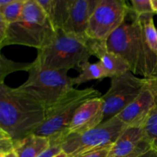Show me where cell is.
<instances>
[{
    "instance_id": "obj_1",
    "label": "cell",
    "mask_w": 157,
    "mask_h": 157,
    "mask_svg": "<svg viewBox=\"0 0 157 157\" xmlns=\"http://www.w3.org/2000/svg\"><path fill=\"white\" fill-rule=\"evenodd\" d=\"M45 118V109L33 97L0 84V129L15 142L35 133Z\"/></svg>"
},
{
    "instance_id": "obj_2",
    "label": "cell",
    "mask_w": 157,
    "mask_h": 157,
    "mask_svg": "<svg viewBox=\"0 0 157 157\" xmlns=\"http://www.w3.org/2000/svg\"><path fill=\"white\" fill-rule=\"evenodd\" d=\"M105 42L107 49L121 56L133 75L143 78L157 77V56L149 48L142 25L133 14L131 21L126 20Z\"/></svg>"
},
{
    "instance_id": "obj_3",
    "label": "cell",
    "mask_w": 157,
    "mask_h": 157,
    "mask_svg": "<svg viewBox=\"0 0 157 157\" xmlns=\"http://www.w3.org/2000/svg\"><path fill=\"white\" fill-rule=\"evenodd\" d=\"M91 56L88 38L58 30L50 43L38 51L33 64L52 70L81 71L82 64Z\"/></svg>"
},
{
    "instance_id": "obj_4",
    "label": "cell",
    "mask_w": 157,
    "mask_h": 157,
    "mask_svg": "<svg viewBox=\"0 0 157 157\" xmlns=\"http://www.w3.org/2000/svg\"><path fill=\"white\" fill-rule=\"evenodd\" d=\"M56 32L37 0H26L21 18L9 25L0 48L23 45L41 50L53 39Z\"/></svg>"
},
{
    "instance_id": "obj_5",
    "label": "cell",
    "mask_w": 157,
    "mask_h": 157,
    "mask_svg": "<svg viewBox=\"0 0 157 157\" xmlns=\"http://www.w3.org/2000/svg\"><path fill=\"white\" fill-rule=\"evenodd\" d=\"M101 92L93 87L73 88L58 103L46 110L44 122L35 134L48 138L51 142L66 134L77 109L89 100L101 98Z\"/></svg>"
},
{
    "instance_id": "obj_6",
    "label": "cell",
    "mask_w": 157,
    "mask_h": 157,
    "mask_svg": "<svg viewBox=\"0 0 157 157\" xmlns=\"http://www.w3.org/2000/svg\"><path fill=\"white\" fill-rule=\"evenodd\" d=\"M67 71L52 70L32 66L27 81L18 87L36 99L48 110L75 88Z\"/></svg>"
},
{
    "instance_id": "obj_7",
    "label": "cell",
    "mask_w": 157,
    "mask_h": 157,
    "mask_svg": "<svg viewBox=\"0 0 157 157\" xmlns=\"http://www.w3.org/2000/svg\"><path fill=\"white\" fill-rule=\"evenodd\" d=\"M127 127L114 117L96 127L82 133L66 134L51 144H59L67 156L74 157L95 149L110 147Z\"/></svg>"
},
{
    "instance_id": "obj_8",
    "label": "cell",
    "mask_w": 157,
    "mask_h": 157,
    "mask_svg": "<svg viewBox=\"0 0 157 157\" xmlns=\"http://www.w3.org/2000/svg\"><path fill=\"white\" fill-rule=\"evenodd\" d=\"M110 80V88L101 96L104 117L102 123L116 117L147 87L146 78H138L130 71Z\"/></svg>"
},
{
    "instance_id": "obj_9",
    "label": "cell",
    "mask_w": 157,
    "mask_h": 157,
    "mask_svg": "<svg viewBox=\"0 0 157 157\" xmlns=\"http://www.w3.org/2000/svg\"><path fill=\"white\" fill-rule=\"evenodd\" d=\"M130 13V7L124 0H100L90 18L86 36L91 40L107 41Z\"/></svg>"
},
{
    "instance_id": "obj_10",
    "label": "cell",
    "mask_w": 157,
    "mask_h": 157,
    "mask_svg": "<svg viewBox=\"0 0 157 157\" xmlns=\"http://www.w3.org/2000/svg\"><path fill=\"white\" fill-rule=\"evenodd\" d=\"M100 0H71L68 16L62 31L80 37H86L88 23Z\"/></svg>"
},
{
    "instance_id": "obj_11",
    "label": "cell",
    "mask_w": 157,
    "mask_h": 157,
    "mask_svg": "<svg viewBox=\"0 0 157 157\" xmlns=\"http://www.w3.org/2000/svg\"><path fill=\"white\" fill-rule=\"evenodd\" d=\"M103 118L101 97L89 100L77 109L66 134L82 133L96 127L103 122Z\"/></svg>"
},
{
    "instance_id": "obj_12",
    "label": "cell",
    "mask_w": 157,
    "mask_h": 157,
    "mask_svg": "<svg viewBox=\"0 0 157 157\" xmlns=\"http://www.w3.org/2000/svg\"><path fill=\"white\" fill-rule=\"evenodd\" d=\"M155 107L153 94L147 87L116 116L127 127H143L152 109Z\"/></svg>"
},
{
    "instance_id": "obj_13",
    "label": "cell",
    "mask_w": 157,
    "mask_h": 157,
    "mask_svg": "<svg viewBox=\"0 0 157 157\" xmlns=\"http://www.w3.org/2000/svg\"><path fill=\"white\" fill-rule=\"evenodd\" d=\"M105 41L89 39L92 55L99 59L107 78H114L128 71V66L124 59L117 54L110 52L106 46Z\"/></svg>"
},
{
    "instance_id": "obj_14",
    "label": "cell",
    "mask_w": 157,
    "mask_h": 157,
    "mask_svg": "<svg viewBox=\"0 0 157 157\" xmlns=\"http://www.w3.org/2000/svg\"><path fill=\"white\" fill-rule=\"evenodd\" d=\"M145 140L143 127H127L111 146L107 157H122L130 154Z\"/></svg>"
},
{
    "instance_id": "obj_15",
    "label": "cell",
    "mask_w": 157,
    "mask_h": 157,
    "mask_svg": "<svg viewBox=\"0 0 157 157\" xmlns=\"http://www.w3.org/2000/svg\"><path fill=\"white\" fill-rule=\"evenodd\" d=\"M44 9L55 32L62 30L70 9L71 0H37Z\"/></svg>"
},
{
    "instance_id": "obj_16",
    "label": "cell",
    "mask_w": 157,
    "mask_h": 157,
    "mask_svg": "<svg viewBox=\"0 0 157 157\" xmlns=\"http://www.w3.org/2000/svg\"><path fill=\"white\" fill-rule=\"evenodd\" d=\"M51 146L48 138L33 133L15 142L14 150L18 157H38Z\"/></svg>"
},
{
    "instance_id": "obj_17",
    "label": "cell",
    "mask_w": 157,
    "mask_h": 157,
    "mask_svg": "<svg viewBox=\"0 0 157 157\" xmlns=\"http://www.w3.org/2000/svg\"><path fill=\"white\" fill-rule=\"evenodd\" d=\"M106 78H107V73L99 61L90 63L88 61L82 64L79 75L73 78V83L75 86H78L92 80H99Z\"/></svg>"
},
{
    "instance_id": "obj_18",
    "label": "cell",
    "mask_w": 157,
    "mask_h": 157,
    "mask_svg": "<svg viewBox=\"0 0 157 157\" xmlns=\"http://www.w3.org/2000/svg\"><path fill=\"white\" fill-rule=\"evenodd\" d=\"M142 25L144 37L150 50L157 56V29L153 21V14L137 17Z\"/></svg>"
},
{
    "instance_id": "obj_19",
    "label": "cell",
    "mask_w": 157,
    "mask_h": 157,
    "mask_svg": "<svg viewBox=\"0 0 157 157\" xmlns=\"http://www.w3.org/2000/svg\"><path fill=\"white\" fill-rule=\"evenodd\" d=\"M32 66H33V62H16L9 59L2 54H1L0 55V84L4 83L5 78L10 74L16 71L29 72Z\"/></svg>"
},
{
    "instance_id": "obj_20",
    "label": "cell",
    "mask_w": 157,
    "mask_h": 157,
    "mask_svg": "<svg viewBox=\"0 0 157 157\" xmlns=\"http://www.w3.org/2000/svg\"><path fill=\"white\" fill-rule=\"evenodd\" d=\"M26 0H12V2L4 7H0V19L9 24L18 21L22 14Z\"/></svg>"
},
{
    "instance_id": "obj_21",
    "label": "cell",
    "mask_w": 157,
    "mask_h": 157,
    "mask_svg": "<svg viewBox=\"0 0 157 157\" xmlns=\"http://www.w3.org/2000/svg\"><path fill=\"white\" fill-rule=\"evenodd\" d=\"M143 128L146 139L150 143L152 148L157 150V106L152 109Z\"/></svg>"
},
{
    "instance_id": "obj_22",
    "label": "cell",
    "mask_w": 157,
    "mask_h": 157,
    "mask_svg": "<svg viewBox=\"0 0 157 157\" xmlns=\"http://www.w3.org/2000/svg\"><path fill=\"white\" fill-rule=\"evenodd\" d=\"M130 10L136 17L147 14H153L150 0H131Z\"/></svg>"
},
{
    "instance_id": "obj_23",
    "label": "cell",
    "mask_w": 157,
    "mask_h": 157,
    "mask_svg": "<svg viewBox=\"0 0 157 157\" xmlns=\"http://www.w3.org/2000/svg\"><path fill=\"white\" fill-rule=\"evenodd\" d=\"M15 141L12 138L0 129V153H6L14 150Z\"/></svg>"
},
{
    "instance_id": "obj_24",
    "label": "cell",
    "mask_w": 157,
    "mask_h": 157,
    "mask_svg": "<svg viewBox=\"0 0 157 157\" xmlns=\"http://www.w3.org/2000/svg\"><path fill=\"white\" fill-rule=\"evenodd\" d=\"M110 147H111V146L110 147L95 149V150L81 153V154H79L74 157H107L108 156L109 152H110Z\"/></svg>"
},
{
    "instance_id": "obj_25",
    "label": "cell",
    "mask_w": 157,
    "mask_h": 157,
    "mask_svg": "<svg viewBox=\"0 0 157 157\" xmlns=\"http://www.w3.org/2000/svg\"><path fill=\"white\" fill-rule=\"evenodd\" d=\"M152 148L151 145L150 144V143L148 142L147 139L143 141L140 144V145L136 148V150L135 151H133V153H131L130 154L127 155V156H124L122 157H139L140 156L144 153L145 152L148 151L149 150Z\"/></svg>"
},
{
    "instance_id": "obj_26",
    "label": "cell",
    "mask_w": 157,
    "mask_h": 157,
    "mask_svg": "<svg viewBox=\"0 0 157 157\" xmlns=\"http://www.w3.org/2000/svg\"><path fill=\"white\" fill-rule=\"evenodd\" d=\"M147 87L153 94L155 101V106H157V77L151 78H146Z\"/></svg>"
},
{
    "instance_id": "obj_27",
    "label": "cell",
    "mask_w": 157,
    "mask_h": 157,
    "mask_svg": "<svg viewBox=\"0 0 157 157\" xmlns=\"http://www.w3.org/2000/svg\"><path fill=\"white\" fill-rule=\"evenodd\" d=\"M61 152H62V150H61L59 144H52L50 148L46 150L45 152H44L42 154L40 155L38 157H55Z\"/></svg>"
},
{
    "instance_id": "obj_28",
    "label": "cell",
    "mask_w": 157,
    "mask_h": 157,
    "mask_svg": "<svg viewBox=\"0 0 157 157\" xmlns=\"http://www.w3.org/2000/svg\"><path fill=\"white\" fill-rule=\"evenodd\" d=\"M9 23L6 22L3 20L0 19V41H2L5 38L6 32H7L8 27H9Z\"/></svg>"
},
{
    "instance_id": "obj_29",
    "label": "cell",
    "mask_w": 157,
    "mask_h": 157,
    "mask_svg": "<svg viewBox=\"0 0 157 157\" xmlns=\"http://www.w3.org/2000/svg\"><path fill=\"white\" fill-rule=\"evenodd\" d=\"M139 157H157V150L151 148L150 150H149L148 151L143 153V154L141 155V156H140Z\"/></svg>"
},
{
    "instance_id": "obj_30",
    "label": "cell",
    "mask_w": 157,
    "mask_h": 157,
    "mask_svg": "<svg viewBox=\"0 0 157 157\" xmlns=\"http://www.w3.org/2000/svg\"><path fill=\"white\" fill-rule=\"evenodd\" d=\"M0 157H18L15 150L6 153H0Z\"/></svg>"
},
{
    "instance_id": "obj_31",
    "label": "cell",
    "mask_w": 157,
    "mask_h": 157,
    "mask_svg": "<svg viewBox=\"0 0 157 157\" xmlns=\"http://www.w3.org/2000/svg\"><path fill=\"white\" fill-rule=\"evenodd\" d=\"M153 14H157V0H150Z\"/></svg>"
},
{
    "instance_id": "obj_32",
    "label": "cell",
    "mask_w": 157,
    "mask_h": 157,
    "mask_svg": "<svg viewBox=\"0 0 157 157\" xmlns=\"http://www.w3.org/2000/svg\"><path fill=\"white\" fill-rule=\"evenodd\" d=\"M12 0H0V7H4L12 2Z\"/></svg>"
},
{
    "instance_id": "obj_33",
    "label": "cell",
    "mask_w": 157,
    "mask_h": 157,
    "mask_svg": "<svg viewBox=\"0 0 157 157\" xmlns=\"http://www.w3.org/2000/svg\"><path fill=\"white\" fill-rule=\"evenodd\" d=\"M55 157H68L67 156V155L65 154V153H64V152H61V153H60L59 154H58L57 156H55Z\"/></svg>"
}]
</instances>
